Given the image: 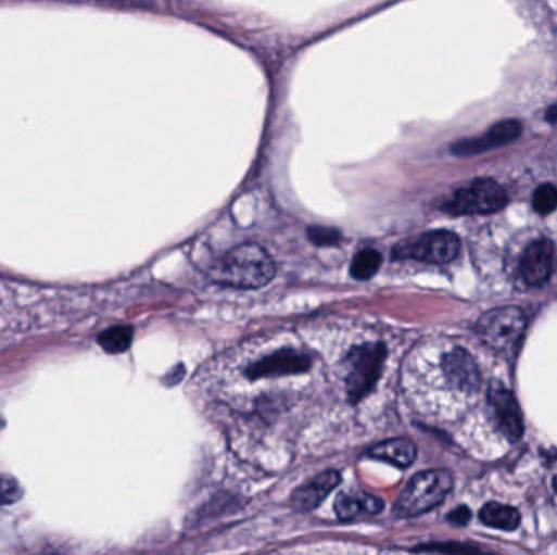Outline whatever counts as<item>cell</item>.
Here are the masks:
<instances>
[{
    "label": "cell",
    "mask_w": 557,
    "mask_h": 555,
    "mask_svg": "<svg viewBox=\"0 0 557 555\" xmlns=\"http://www.w3.org/2000/svg\"><path fill=\"white\" fill-rule=\"evenodd\" d=\"M276 276L273 257L259 244L244 243L228 251L208 270L218 286L231 289H261Z\"/></svg>",
    "instance_id": "6da1fadb"
},
{
    "label": "cell",
    "mask_w": 557,
    "mask_h": 555,
    "mask_svg": "<svg viewBox=\"0 0 557 555\" xmlns=\"http://www.w3.org/2000/svg\"><path fill=\"white\" fill-rule=\"evenodd\" d=\"M453 488L452 475L443 469H432L414 476L401 492L394 512L400 517H417L432 510L445 501Z\"/></svg>",
    "instance_id": "7a4b0ae2"
},
{
    "label": "cell",
    "mask_w": 557,
    "mask_h": 555,
    "mask_svg": "<svg viewBox=\"0 0 557 555\" xmlns=\"http://www.w3.org/2000/svg\"><path fill=\"white\" fill-rule=\"evenodd\" d=\"M527 319L518 306H498L481 316L476 326L479 338L492 351L507 352L517 348L523 336Z\"/></svg>",
    "instance_id": "3957f363"
},
{
    "label": "cell",
    "mask_w": 557,
    "mask_h": 555,
    "mask_svg": "<svg viewBox=\"0 0 557 555\" xmlns=\"http://www.w3.org/2000/svg\"><path fill=\"white\" fill-rule=\"evenodd\" d=\"M384 357H387V349L380 342L352 349L351 354L345 358V367H347L345 388L352 403H357L374 390L375 383L380 378Z\"/></svg>",
    "instance_id": "277c9868"
},
{
    "label": "cell",
    "mask_w": 557,
    "mask_h": 555,
    "mask_svg": "<svg viewBox=\"0 0 557 555\" xmlns=\"http://www.w3.org/2000/svg\"><path fill=\"white\" fill-rule=\"evenodd\" d=\"M508 198L505 189L494 179L481 178L458 189L445 204L442 211L453 215L494 214L507 205Z\"/></svg>",
    "instance_id": "5b68a950"
},
{
    "label": "cell",
    "mask_w": 557,
    "mask_h": 555,
    "mask_svg": "<svg viewBox=\"0 0 557 555\" xmlns=\"http://www.w3.org/2000/svg\"><path fill=\"white\" fill-rule=\"evenodd\" d=\"M459 238L452 231L436 230L420 235L416 240L409 241L394 250V256L400 260H416L430 264L452 263L458 256Z\"/></svg>",
    "instance_id": "8992f818"
},
{
    "label": "cell",
    "mask_w": 557,
    "mask_h": 555,
    "mask_svg": "<svg viewBox=\"0 0 557 555\" xmlns=\"http://www.w3.org/2000/svg\"><path fill=\"white\" fill-rule=\"evenodd\" d=\"M489 406L494 414L495 426L498 432L515 443L523 436V419H521L520 406L510 391L505 388L495 387L489 390Z\"/></svg>",
    "instance_id": "52a82bcc"
},
{
    "label": "cell",
    "mask_w": 557,
    "mask_h": 555,
    "mask_svg": "<svg viewBox=\"0 0 557 555\" xmlns=\"http://www.w3.org/2000/svg\"><path fill=\"white\" fill-rule=\"evenodd\" d=\"M312 367V361L303 352L293 351V349H282L276 354L267 355L261 358L256 364L248 367V378H274L286 377V375L305 374Z\"/></svg>",
    "instance_id": "ba28073f"
},
{
    "label": "cell",
    "mask_w": 557,
    "mask_h": 555,
    "mask_svg": "<svg viewBox=\"0 0 557 555\" xmlns=\"http://www.w3.org/2000/svg\"><path fill=\"white\" fill-rule=\"evenodd\" d=\"M520 121H501V123L494 124L484 136L476 137V139L459 140V142L452 147V153L458 156L479 155V153L489 152V150L514 142V140L520 137Z\"/></svg>",
    "instance_id": "9c48e42d"
},
{
    "label": "cell",
    "mask_w": 557,
    "mask_h": 555,
    "mask_svg": "<svg viewBox=\"0 0 557 555\" xmlns=\"http://www.w3.org/2000/svg\"><path fill=\"white\" fill-rule=\"evenodd\" d=\"M446 381L461 393H474L481 384L478 365L465 349H453L442 361Z\"/></svg>",
    "instance_id": "30bf717a"
},
{
    "label": "cell",
    "mask_w": 557,
    "mask_h": 555,
    "mask_svg": "<svg viewBox=\"0 0 557 555\" xmlns=\"http://www.w3.org/2000/svg\"><path fill=\"white\" fill-rule=\"evenodd\" d=\"M554 244L549 240L533 241L521 257L520 274L528 286H543L554 269Z\"/></svg>",
    "instance_id": "8fae6325"
},
{
    "label": "cell",
    "mask_w": 557,
    "mask_h": 555,
    "mask_svg": "<svg viewBox=\"0 0 557 555\" xmlns=\"http://www.w3.org/2000/svg\"><path fill=\"white\" fill-rule=\"evenodd\" d=\"M339 475L336 471H326L296 489L292 495V505L300 512L313 510L318 507L329 492L339 484Z\"/></svg>",
    "instance_id": "7c38bea8"
},
{
    "label": "cell",
    "mask_w": 557,
    "mask_h": 555,
    "mask_svg": "<svg viewBox=\"0 0 557 555\" xmlns=\"http://www.w3.org/2000/svg\"><path fill=\"white\" fill-rule=\"evenodd\" d=\"M383 502L365 492H345L336 499L334 510L341 520H357L380 514Z\"/></svg>",
    "instance_id": "4fadbf2b"
},
{
    "label": "cell",
    "mask_w": 557,
    "mask_h": 555,
    "mask_svg": "<svg viewBox=\"0 0 557 555\" xmlns=\"http://www.w3.org/2000/svg\"><path fill=\"white\" fill-rule=\"evenodd\" d=\"M368 455L391 465L400 466V468H409L417 456L416 445L407 439L388 440L368 450Z\"/></svg>",
    "instance_id": "5bb4252c"
},
{
    "label": "cell",
    "mask_w": 557,
    "mask_h": 555,
    "mask_svg": "<svg viewBox=\"0 0 557 555\" xmlns=\"http://www.w3.org/2000/svg\"><path fill=\"white\" fill-rule=\"evenodd\" d=\"M479 518H481L485 527L495 528V530L501 531H514L520 525L518 512L515 508L508 507V505L497 504V502L485 504L481 508Z\"/></svg>",
    "instance_id": "9a60e30c"
},
{
    "label": "cell",
    "mask_w": 557,
    "mask_h": 555,
    "mask_svg": "<svg viewBox=\"0 0 557 555\" xmlns=\"http://www.w3.org/2000/svg\"><path fill=\"white\" fill-rule=\"evenodd\" d=\"M381 266V254L374 248L362 250L355 254L351 263V276L357 280H368L378 273Z\"/></svg>",
    "instance_id": "2e32d148"
},
{
    "label": "cell",
    "mask_w": 557,
    "mask_h": 555,
    "mask_svg": "<svg viewBox=\"0 0 557 555\" xmlns=\"http://www.w3.org/2000/svg\"><path fill=\"white\" fill-rule=\"evenodd\" d=\"M132 336L134 331L129 326H116V328L107 329L103 335L98 336V344L107 354H121L132 344Z\"/></svg>",
    "instance_id": "e0dca14e"
},
{
    "label": "cell",
    "mask_w": 557,
    "mask_h": 555,
    "mask_svg": "<svg viewBox=\"0 0 557 555\" xmlns=\"http://www.w3.org/2000/svg\"><path fill=\"white\" fill-rule=\"evenodd\" d=\"M533 209L536 214L549 215L557 209V188L554 185H541L533 194Z\"/></svg>",
    "instance_id": "ac0fdd59"
},
{
    "label": "cell",
    "mask_w": 557,
    "mask_h": 555,
    "mask_svg": "<svg viewBox=\"0 0 557 555\" xmlns=\"http://www.w3.org/2000/svg\"><path fill=\"white\" fill-rule=\"evenodd\" d=\"M308 238L316 247H334L341 241V231L328 227H312L308 230Z\"/></svg>",
    "instance_id": "d6986e66"
},
{
    "label": "cell",
    "mask_w": 557,
    "mask_h": 555,
    "mask_svg": "<svg viewBox=\"0 0 557 555\" xmlns=\"http://www.w3.org/2000/svg\"><path fill=\"white\" fill-rule=\"evenodd\" d=\"M22 497V489L15 479L2 476L0 478V504H13Z\"/></svg>",
    "instance_id": "ffe728a7"
},
{
    "label": "cell",
    "mask_w": 557,
    "mask_h": 555,
    "mask_svg": "<svg viewBox=\"0 0 557 555\" xmlns=\"http://www.w3.org/2000/svg\"><path fill=\"white\" fill-rule=\"evenodd\" d=\"M469 517H471V515H469L468 508L459 507L458 510L450 514L448 520L456 525H465L468 524Z\"/></svg>",
    "instance_id": "44dd1931"
},
{
    "label": "cell",
    "mask_w": 557,
    "mask_h": 555,
    "mask_svg": "<svg viewBox=\"0 0 557 555\" xmlns=\"http://www.w3.org/2000/svg\"><path fill=\"white\" fill-rule=\"evenodd\" d=\"M546 121L550 124H557V103L546 111Z\"/></svg>",
    "instance_id": "7402d4cb"
},
{
    "label": "cell",
    "mask_w": 557,
    "mask_h": 555,
    "mask_svg": "<svg viewBox=\"0 0 557 555\" xmlns=\"http://www.w3.org/2000/svg\"><path fill=\"white\" fill-rule=\"evenodd\" d=\"M554 488H556V491H557V478L554 479Z\"/></svg>",
    "instance_id": "603a6c76"
},
{
    "label": "cell",
    "mask_w": 557,
    "mask_h": 555,
    "mask_svg": "<svg viewBox=\"0 0 557 555\" xmlns=\"http://www.w3.org/2000/svg\"><path fill=\"white\" fill-rule=\"evenodd\" d=\"M0 424H2V422H0Z\"/></svg>",
    "instance_id": "cb8c5ba5"
}]
</instances>
